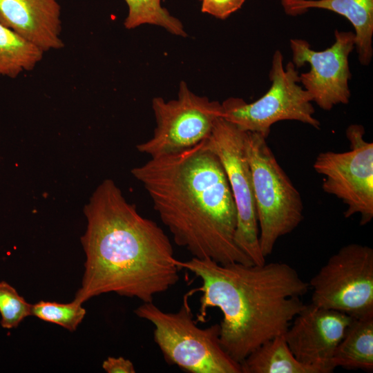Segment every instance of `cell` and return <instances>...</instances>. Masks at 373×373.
Returning a JSON list of instances; mask_svg holds the SVG:
<instances>
[{
	"mask_svg": "<svg viewBox=\"0 0 373 373\" xmlns=\"http://www.w3.org/2000/svg\"><path fill=\"white\" fill-rule=\"evenodd\" d=\"M84 210L85 270L75 301L115 293L151 303L178 282L180 269L168 236L139 213L114 181L104 180Z\"/></svg>",
	"mask_w": 373,
	"mask_h": 373,
	"instance_id": "1",
	"label": "cell"
},
{
	"mask_svg": "<svg viewBox=\"0 0 373 373\" xmlns=\"http://www.w3.org/2000/svg\"><path fill=\"white\" fill-rule=\"evenodd\" d=\"M175 243L219 264H254L235 242L237 211L224 168L205 140L131 169Z\"/></svg>",
	"mask_w": 373,
	"mask_h": 373,
	"instance_id": "2",
	"label": "cell"
},
{
	"mask_svg": "<svg viewBox=\"0 0 373 373\" xmlns=\"http://www.w3.org/2000/svg\"><path fill=\"white\" fill-rule=\"evenodd\" d=\"M175 263L201 280L198 321H204L208 308L221 311L220 344L240 364L260 345L284 334L305 306L300 297L309 283L285 262L219 264L192 257Z\"/></svg>",
	"mask_w": 373,
	"mask_h": 373,
	"instance_id": "3",
	"label": "cell"
},
{
	"mask_svg": "<svg viewBox=\"0 0 373 373\" xmlns=\"http://www.w3.org/2000/svg\"><path fill=\"white\" fill-rule=\"evenodd\" d=\"M187 297L175 312H164L153 302L134 310L154 326L153 340L164 361L189 373H242L240 364L220 344L219 324L199 327Z\"/></svg>",
	"mask_w": 373,
	"mask_h": 373,
	"instance_id": "4",
	"label": "cell"
},
{
	"mask_svg": "<svg viewBox=\"0 0 373 373\" xmlns=\"http://www.w3.org/2000/svg\"><path fill=\"white\" fill-rule=\"evenodd\" d=\"M266 140L259 133L246 131L245 146L252 178L259 244L265 258L280 237L300 224L304 209L300 193Z\"/></svg>",
	"mask_w": 373,
	"mask_h": 373,
	"instance_id": "5",
	"label": "cell"
},
{
	"mask_svg": "<svg viewBox=\"0 0 373 373\" xmlns=\"http://www.w3.org/2000/svg\"><path fill=\"white\" fill-rule=\"evenodd\" d=\"M269 77L270 88L256 101L247 103L231 97L222 102V117L244 131L265 138L273 124L283 120L298 121L320 129L321 123L314 117L312 97L298 84V71L292 61L284 66L279 50L272 57Z\"/></svg>",
	"mask_w": 373,
	"mask_h": 373,
	"instance_id": "6",
	"label": "cell"
},
{
	"mask_svg": "<svg viewBox=\"0 0 373 373\" xmlns=\"http://www.w3.org/2000/svg\"><path fill=\"white\" fill-rule=\"evenodd\" d=\"M308 283L315 305L354 318L373 314V249L358 243L343 246Z\"/></svg>",
	"mask_w": 373,
	"mask_h": 373,
	"instance_id": "7",
	"label": "cell"
},
{
	"mask_svg": "<svg viewBox=\"0 0 373 373\" xmlns=\"http://www.w3.org/2000/svg\"><path fill=\"white\" fill-rule=\"evenodd\" d=\"M151 106L156 122L153 134L137 145L139 152L150 157L179 152L202 142L222 115L221 103L195 94L184 81L176 99L155 97Z\"/></svg>",
	"mask_w": 373,
	"mask_h": 373,
	"instance_id": "8",
	"label": "cell"
},
{
	"mask_svg": "<svg viewBox=\"0 0 373 373\" xmlns=\"http://www.w3.org/2000/svg\"><path fill=\"white\" fill-rule=\"evenodd\" d=\"M364 134L362 125H350L346 129L350 151L320 153L313 165L324 176L323 191L346 206L345 218L360 214L361 226L373 218V143L367 142Z\"/></svg>",
	"mask_w": 373,
	"mask_h": 373,
	"instance_id": "9",
	"label": "cell"
},
{
	"mask_svg": "<svg viewBox=\"0 0 373 373\" xmlns=\"http://www.w3.org/2000/svg\"><path fill=\"white\" fill-rule=\"evenodd\" d=\"M244 131L223 117L216 119L205 140L207 146L219 158L225 171L237 211L235 242L255 265H262L259 231L250 166Z\"/></svg>",
	"mask_w": 373,
	"mask_h": 373,
	"instance_id": "10",
	"label": "cell"
},
{
	"mask_svg": "<svg viewBox=\"0 0 373 373\" xmlns=\"http://www.w3.org/2000/svg\"><path fill=\"white\" fill-rule=\"evenodd\" d=\"M334 36V44L321 51L312 49L306 40H290L296 68L305 64L310 66L308 72L299 75L300 83L312 102L324 111L348 104L351 97L349 56L355 48V35L352 31L336 30Z\"/></svg>",
	"mask_w": 373,
	"mask_h": 373,
	"instance_id": "11",
	"label": "cell"
},
{
	"mask_svg": "<svg viewBox=\"0 0 373 373\" xmlns=\"http://www.w3.org/2000/svg\"><path fill=\"white\" fill-rule=\"evenodd\" d=\"M354 318L311 303L295 316L284 334L296 358L320 373H331L334 352Z\"/></svg>",
	"mask_w": 373,
	"mask_h": 373,
	"instance_id": "12",
	"label": "cell"
},
{
	"mask_svg": "<svg viewBox=\"0 0 373 373\" xmlns=\"http://www.w3.org/2000/svg\"><path fill=\"white\" fill-rule=\"evenodd\" d=\"M0 23L44 52L64 46L57 0H0Z\"/></svg>",
	"mask_w": 373,
	"mask_h": 373,
	"instance_id": "13",
	"label": "cell"
},
{
	"mask_svg": "<svg viewBox=\"0 0 373 373\" xmlns=\"http://www.w3.org/2000/svg\"><path fill=\"white\" fill-rule=\"evenodd\" d=\"M309 8H320L345 17L353 26L355 48L360 64L367 66L373 57V0H299L284 7L291 15H300Z\"/></svg>",
	"mask_w": 373,
	"mask_h": 373,
	"instance_id": "14",
	"label": "cell"
},
{
	"mask_svg": "<svg viewBox=\"0 0 373 373\" xmlns=\"http://www.w3.org/2000/svg\"><path fill=\"white\" fill-rule=\"evenodd\" d=\"M336 368L373 370V314L354 318L334 354Z\"/></svg>",
	"mask_w": 373,
	"mask_h": 373,
	"instance_id": "15",
	"label": "cell"
},
{
	"mask_svg": "<svg viewBox=\"0 0 373 373\" xmlns=\"http://www.w3.org/2000/svg\"><path fill=\"white\" fill-rule=\"evenodd\" d=\"M240 367L242 373H320L296 358L284 334L260 345L245 358Z\"/></svg>",
	"mask_w": 373,
	"mask_h": 373,
	"instance_id": "16",
	"label": "cell"
},
{
	"mask_svg": "<svg viewBox=\"0 0 373 373\" xmlns=\"http://www.w3.org/2000/svg\"><path fill=\"white\" fill-rule=\"evenodd\" d=\"M44 52L0 23V77L16 78L33 70Z\"/></svg>",
	"mask_w": 373,
	"mask_h": 373,
	"instance_id": "17",
	"label": "cell"
},
{
	"mask_svg": "<svg viewBox=\"0 0 373 373\" xmlns=\"http://www.w3.org/2000/svg\"><path fill=\"white\" fill-rule=\"evenodd\" d=\"M128 15L124 25L126 29H134L150 24L164 28L172 35L187 36L182 23L161 5L162 0H124Z\"/></svg>",
	"mask_w": 373,
	"mask_h": 373,
	"instance_id": "18",
	"label": "cell"
},
{
	"mask_svg": "<svg viewBox=\"0 0 373 373\" xmlns=\"http://www.w3.org/2000/svg\"><path fill=\"white\" fill-rule=\"evenodd\" d=\"M74 300L70 303L41 300L32 305V315L75 332L86 315V309Z\"/></svg>",
	"mask_w": 373,
	"mask_h": 373,
	"instance_id": "19",
	"label": "cell"
},
{
	"mask_svg": "<svg viewBox=\"0 0 373 373\" xmlns=\"http://www.w3.org/2000/svg\"><path fill=\"white\" fill-rule=\"evenodd\" d=\"M32 305L5 281H0L1 325L5 329L17 327L27 316H31Z\"/></svg>",
	"mask_w": 373,
	"mask_h": 373,
	"instance_id": "20",
	"label": "cell"
},
{
	"mask_svg": "<svg viewBox=\"0 0 373 373\" xmlns=\"http://www.w3.org/2000/svg\"><path fill=\"white\" fill-rule=\"evenodd\" d=\"M246 0H201V11L220 19H225L239 10Z\"/></svg>",
	"mask_w": 373,
	"mask_h": 373,
	"instance_id": "21",
	"label": "cell"
},
{
	"mask_svg": "<svg viewBox=\"0 0 373 373\" xmlns=\"http://www.w3.org/2000/svg\"><path fill=\"white\" fill-rule=\"evenodd\" d=\"M102 368L108 373H135L133 363L122 356H109L104 361Z\"/></svg>",
	"mask_w": 373,
	"mask_h": 373,
	"instance_id": "22",
	"label": "cell"
},
{
	"mask_svg": "<svg viewBox=\"0 0 373 373\" xmlns=\"http://www.w3.org/2000/svg\"><path fill=\"white\" fill-rule=\"evenodd\" d=\"M299 1V0H281V3H282V5L284 7L288 6L289 4L294 2V1Z\"/></svg>",
	"mask_w": 373,
	"mask_h": 373,
	"instance_id": "23",
	"label": "cell"
},
{
	"mask_svg": "<svg viewBox=\"0 0 373 373\" xmlns=\"http://www.w3.org/2000/svg\"><path fill=\"white\" fill-rule=\"evenodd\" d=\"M201 1V0H200Z\"/></svg>",
	"mask_w": 373,
	"mask_h": 373,
	"instance_id": "24",
	"label": "cell"
}]
</instances>
